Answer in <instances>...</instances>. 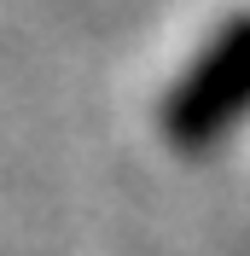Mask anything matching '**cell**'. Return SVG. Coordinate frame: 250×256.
Returning a JSON list of instances; mask_svg holds the SVG:
<instances>
[{"mask_svg":"<svg viewBox=\"0 0 250 256\" xmlns=\"http://www.w3.org/2000/svg\"><path fill=\"white\" fill-rule=\"evenodd\" d=\"M244 111H250V24H238L180 88V122H192V134H204V140H216Z\"/></svg>","mask_w":250,"mask_h":256,"instance_id":"1","label":"cell"}]
</instances>
